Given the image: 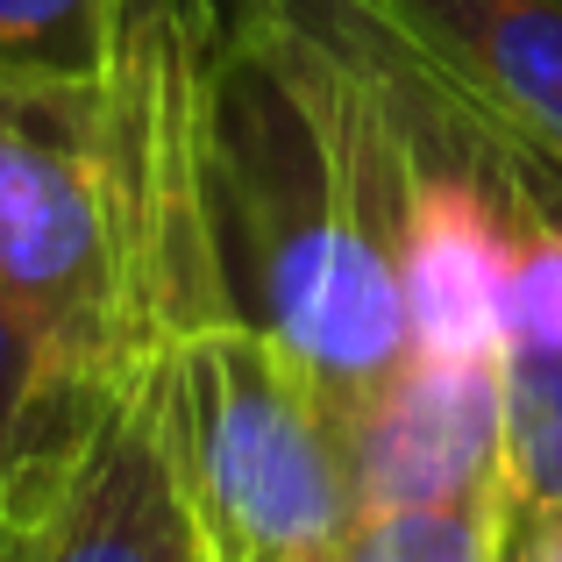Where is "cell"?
I'll use <instances>...</instances> for the list:
<instances>
[{
  "mask_svg": "<svg viewBox=\"0 0 562 562\" xmlns=\"http://www.w3.org/2000/svg\"><path fill=\"white\" fill-rule=\"evenodd\" d=\"M221 171L249 300L349 420L406 363L420 150L392 79L306 0H221Z\"/></svg>",
  "mask_w": 562,
  "mask_h": 562,
  "instance_id": "obj_1",
  "label": "cell"
},
{
  "mask_svg": "<svg viewBox=\"0 0 562 562\" xmlns=\"http://www.w3.org/2000/svg\"><path fill=\"white\" fill-rule=\"evenodd\" d=\"M0 278L36 335L43 441L114 384V243L86 79H0Z\"/></svg>",
  "mask_w": 562,
  "mask_h": 562,
  "instance_id": "obj_2",
  "label": "cell"
},
{
  "mask_svg": "<svg viewBox=\"0 0 562 562\" xmlns=\"http://www.w3.org/2000/svg\"><path fill=\"white\" fill-rule=\"evenodd\" d=\"M484 150L513 214L562 221V0H321Z\"/></svg>",
  "mask_w": 562,
  "mask_h": 562,
  "instance_id": "obj_3",
  "label": "cell"
},
{
  "mask_svg": "<svg viewBox=\"0 0 562 562\" xmlns=\"http://www.w3.org/2000/svg\"><path fill=\"white\" fill-rule=\"evenodd\" d=\"M0 562H214L150 378L108 384L79 427L0 477Z\"/></svg>",
  "mask_w": 562,
  "mask_h": 562,
  "instance_id": "obj_4",
  "label": "cell"
},
{
  "mask_svg": "<svg viewBox=\"0 0 562 562\" xmlns=\"http://www.w3.org/2000/svg\"><path fill=\"white\" fill-rule=\"evenodd\" d=\"M363 506H441L506 484V363L406 357L349 420Z\"/></svg>",
  "mask_w": 562,
  "mask_h": 562,
  "instance_id": "obj_5",
  "label": "cell"
},
{
  "mask_svg": "<svg viewBox=\"0 0 562 562\" xmlns=\"http://www.w3.org/2000/svg\"><path fill=\"white\" fill-rule=\"evenodd\" d=\"M527 221L484 179L420 171L406 228V357L506 363V292Z\"/></svg>",
  "mask_w": 562,
  "mask_h": 562,
  "instance_id": "obj_6",
  "label": "cell"
},
{
  "mask_svg": "<svg viewBox=\"0 0 562 562\" xmlns=\"http://www.w3.org/2000/svg\"><path fill=\"white\" fill-rule=\"evenodd\" d=\"M506 484L441 506H363L335 541V562H506Z\"/></svg>",
  "mask_w": 562,
  "mask_h": 562,
  "instance_id": "obj_7",
  "label": "cell"
},
{
  "mask_svg": "<svg viewBox=\"0 0 562 562\" xmlns=\"http://www.w3.org/2000/svg\"><path fill=\"white\" fill-rule=\"evenodd\" d=\"M506 492L513 513L562 506V349H506Z\"/></svg>",
  "mask_w": 562,
  "mask_h": 562,
  "instance_id": "obj_8",
  "label": "cell"
},
{
  "mask_svg": "<svg viewBox=\"0 0 562 562\" xmlns=\"http://www.w3.org/2000/svg\"><path fill=\"white\" fill-rule=\"evenodd\" d=\"M108 0H0V79H86Z\"/></svg>",
  "mask_w": 562,
  "mask_h": 562,
  "instance_id": "obj_9",
  "label": "cell"
},
{
  "mask_svg": "<svg viewBox=\"0 0 562 562\" xmlns=\"http://www.w3.org/2000/svg\"><path fill=\"white\" fill-rule=\"evenodd\" d=\"M43 441V363L8 278H0V477Z\"/></svg>",
  "mask_w": 562,
  "mask_h": 562,
  "instance_id": "obj_10",
  "label": "cell"
},
{
  "mask_svg": "<svg viewBox=\"0 0 562 562\" xmlns=\"http://www.w3.org/2000/svg\"><path fill=\"white\" fill-rule=\"evenodd\" d=\"M506 562H562V506L513 513L506 520Z\"/></svg>",
  "mask_w": 562,
  "mask_h": 562,
  "instance_id": "obj_11",
  "label": "cell"
},
{
  "mask_svg": "<svg viewBox=\"0 0 562 562\" xmlns=\"http://www.w3.org/2000/svg\"><path fill=\"white\" fill-rule=\"evenodd\" d=\"M278 562H335V549H314V555H278Z\"/></svg>",
  "mask_w": 562,
  "mask_h": 562,
  "instance_id": "obj_12",
  "label": "cell"
}]
</instances>
